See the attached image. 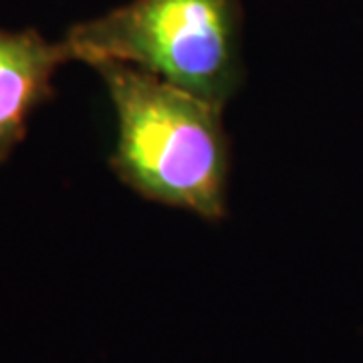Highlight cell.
<instances>
[{"mask_svg": "<svg viewBox=\"0 0 363 363\" xmlns=\"http://www.w3.org/2000/svg\"><path fill=\"white\" fill-rule=\"evenodd\" d=\"M67 61L65 43H49L35 28H0V166L25 140L30 116L55 95L52 75Z\"/></svg>", "mask_w": 363, "mask_h": 363, "instance_id": "obj_3", "label": "cell"}, {"mask_svg": "<svg viewBox=\"0 0 363 363\" xmlns=\"http://www.w3.org/2000/svg\"><path fill=\"white\" fill-rule=\"evenodd\" d=\"M93 69L117 113V178L147 200L220 220L230 174L224 107L125 63Z\"/></svg>", "mask_w": 363, "mask_h": 363, "instance_id": "obj_1", "label": "cell"}, {"mask_svg": "<svg viewBox=\"0 0 363 363\" xmlns=\"http://www.w3.org/2000/svg\"><path fill=\"white\" fill-rule=\"evenodd\" d=\"M71 61H116L224 105L242 85L240 0H131L69 28Z\"/></svg>", "mask_w": 363, "mask_h": 363, "instance_id": "obj_2", "label": "cell"}]
</instances>
